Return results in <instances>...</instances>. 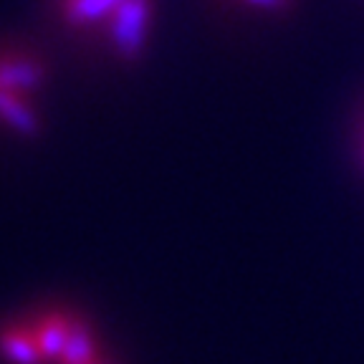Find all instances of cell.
Returning <instances> with one entry per match:
<instances>
[{
  "label": "cell",
  "instance_id": "5b68a950",
  "mask_svg": "<svg viewBox=\"0 0 364 364\" xmlns=\"http://www.w3.org/2000/svg\"><path fill=\"white\" fill-rule=\"evenodd\" d=\"M359 162L364 167V127H362V139H359Z\"/></svg>",
  "mask_w": 364,
  "mask_h": 364
},
{
  "label": "cell",
  "instance_id": "3957f363",
  "mask_svg": "<svg viewBox=\"0 0 364 364\" xmlns=\"http://www.w3.org/2000/svg\"><path fill=\"white\" fill-rule=\"evenodd\" d=\"M0 359L8 364H46L28 318L0 324Z\"/></svg>",
  "mask_w": 364,
  "mask_h": 364
},
{
  "label": "cell",
  "instance_id": "277c9868",
  "mask_svg": "<svg viewBox=\"0 0 364 364\" xmlns=\"http://www.w3.org/2000/svg\"><path fill=\"white\" fill-rule=\"evenodd\" d=\"M235 3L256 13H284L291 6V0H235Z\"/></svg>",
  "mask_w": 364,
  "mask_h": 364
},
{
  "label": "cell",
  "instance_id": "7a4b0ae2",
  "mask_svg": "<svg viewBox=\"0 0 364 364\" xmlns=\"http://www.w3.org/2000/svg\"><path fill=\"white\" fill-rule=\"evenodd\" d=\"M48 66L31 48H0V124L18 136H38Z\"/></svg>",
  "mask_w": 364,
  "mask_h": 364
},
{
  "label": "cell",
  "instance_id": "6da1fadb",
  "mask_svg": "<svg viewBox=\"0 0 364 364\" xmlns=\"http://www.w3.org/2000/svg\"><path fill=\"white\" fill-rule=\"evenodd\" d=\"M53 11L68 31L102 41L124 61L147 51L157 21L154 0H53Z\"/></svg>",
  "mask_w": 364,
  "mask_h": 364
},
{
  "label": "cell",
  "instance_id": "8992f818",
  "mask_svg": "<svg viewBox=\"0 0 364 364\" xmlns=\"http://www.w3.org/2000/svg\"><path fill=\"white\" fill-rule=\"evenodd\" d=\"M97 364H117V362H114V359H109V357H107V354H104V357H102V359H99V362H97Z\"/></svg>",
  "mask_w": 364,
  "mask_h": 364
}]
</instances>
